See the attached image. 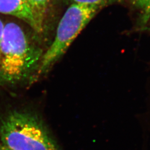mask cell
Returning <instances> with one entry per match:
<instances>
[{"instance_id": "1", "label": "cell", "mask_w": 150, "mask_h": 150, "mask_svg": "<svg viewBox=\"0 0 150 150\" xmlns=\"http://www.w3.org/2000/svg\"><path fill=\"white\" fill-rule=\"evenodd\" d=\"M0 141L11 150H62L36 113L11 110L0 117Z\"/></svg>"}, {"instance_id": "2", "label": "cell", "mask_w": 150, "mask_h": 150, "mask_svg": "<svg viewBox=\"0 0 150 150\" xmlns=\"http://www.w3.org/2000/svg\"><path fill=\"white\" fill-rule=\"evenodd\" d=\"M42 56L16 23L5 25L0 47V77L6 83L23 80L36 69Z\"/></svg>"}, {"instance_id": "3", "label": "cell", "mask_w": 150, "mask_h": 150, "mask_svg": "<svg viewBox=\"0 0 150 150\" xmlns=\"http://www.w3.org/2000/svg\"><path fill=\"white\" fill-rule=\"evenodd\" d=\"M100 9L93 6L70 5L58 25L54 41L42 55L38 74L46 72L54 64Z\"/></svg>"}, {"instance_id": "4", "label": "cell", "mask_w": 150, "mask_h": 150, "mask_svg": "<svg viewBox=\"0 0 150 150\" xmlns=\"http://www.w3.org/2000/svg\"><path fill=\"white\" fill-rule=\"evenodd\" d=\"M0 13L21 19L36 32L42 30L28 0H0Z\"/></svg>"}, {"instance_id": "5", "label": "cell", "mask_w": 150, "mask_h": 150, "mask_svg": "<svg viewBox=\"0 0 150 150\" xmlns=\"http://www.w3.org/2000/svg\"><path fill=\"white\" fill-rule=\"evenodd\" d=\"M38 24L42 28L43 21L50 3L52 0H28Z\"/></svg>"}, {"instance_id": "6", "label": "cell", "mask_w": 150, "mask_h": 150, "mask_svg": "<svg viewBox=\"0 0 150 150\" xmlns=\"http://www.w3.org/2000/svg\"><path fill=\"white\" fill-rule=\"evenodd\" d=\"M71 4H81L85 5L97 6L102 8L106 6L118 2L120 0H68Z\"/></svg>"}, {"instance_id": "7", "label": "cell", "mask_w": 150, "mask_h": 150, "mask_svg": "<svg viewBox=\"0 0 150 150\" xmlns=\"http://www.w3.org/2000/svg\"><path fill=\"white\" fill-rule=\"evenodd\" d=\"M150 19V2L147 8L142 12V13L139 19V26L141 28L147 25V22Z\"/></svg>"}, {"instance_id": "8", "label": "cell", "mask_w": 150, "mask_h": 150, "mask_svg": "<svg viewBox=\"0 0 150 150\" xmlns=\"http://www.w3.org/2000/svg\"><path fill=\"white\" fill-rule=\"evenodd\" d=\"M130 1L134 5L143 12L149 5L150 0H130Z\"/></svg>"}, {"instance_id": "9", "label": "cell", "mask_w": 150, "mask_h": 150, "mask_svg": "<svg viewBox=\"0 0 150 150\" xmlns=\"http://www.w3.org/2000/svg\"><path fill=\"white\" fill-rule=\"evenodd\" d=\"M4 28H5V25L4 24L2 20L0 19V47H1V43L3 35H4Z\"/></svg>"}, {"instance_id": "10", "label": "cell", "mask_w": 150, "mask_h": 150, "mask_svg": "<svg viewBox=\"0 0 150 150\" xmlns=\"http://www.w3.org/2000/svg\"><path fill=\"white\" fill-rule=\"evenodd\" d=\"M140 30H143V31H146L150 32V25H149V26L146 25L144 27L141 28H140Z\"/></svg>"}, {"instance_id": "11", "label": "cell", "mask_w": 150, "mask_h": 150, "mask_svg": "<svg viewBox=\"0 0 150 150\" xmlns=\"http://www.w3.org/2000/svg\"><path fill=\"white\" fill-rule=\"evenodd\" d=\"M0 150H11L6 147L5 145H3L1 142H0Z\"/></svg>"}]
</instances>
